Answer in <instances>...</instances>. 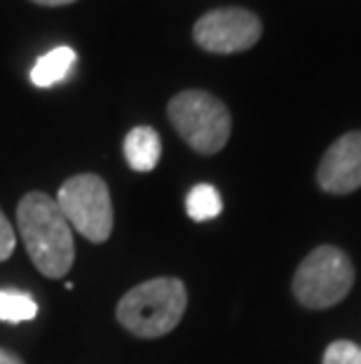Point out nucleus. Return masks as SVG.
<instances>
[{"label":"nucleus","instance_id":"nucleus-8","mask_svg":"<svg viewBox=\"0 0 361 364\" xmlns=\"http://www.w3.org/2000/svg\"><path fill=\"white\" fill-rule=\"evenodd\" d=\"M162 156V141L160 134L148 125L129 129L125 136V160L134 172H152Z\"/></svg>","mask_w":361,"mask_h":364},{"label":"nucleus","instance_id":"nucleus-12","mask_svg":"<svg viewBox=\"0 0 361 364\" xmlns=\"http://www.w3.org/2000/svg\"><path fill=\"white\" fill-rule=\"evenodd\" d=\"M321 364H361V348L352 341H333Z\"/></svg>","mask_w":361,"mask_h":364},{"label":"nucleus","instance_id":"nucleus-11","mask_svg":"<svg viewBox=\"0 0 361 364\" xmlns=\"http://www.w3.org/2000/svg\"><path fill=\"white\" fill-rule=\"evenodd\" d=\"M38 304L26 291L17 289H0V322H28L35 320Z\"/></svg>","mask_w":361,"mask_h":364},{"label":"nucleus","instance_id":"nucleus-5","mask_svg":"<svg viewBox=\"0 0 361 364\" xmlns=\"http://www.w3.org/2000/svg\"><path fill=\"white\" fill-rule=\"evenodd\" d=\"M57 205L75 233L94 245H101L111 237L115 216L109 183L99 174H75L61 183L57 193Z\"/></svg>","mask_w":361,"mask_h":364},{"label":"nucleus","instance_id":"nucleus-14","mask_svg":"<svg viewBox=\"0 0 361 364\" xmlns=\"http://www.w3.org/2000/svg\"><path fill=\"white\" fill-rule=\"evenodd\" d=\"M0 364H26V362L21 360L17 353L7 350V348H0Z\"/></svg>","mask_w":361,"mask_h":364},{"label":"nucleus","instance_id":"nucleus-3","mask_svg":"<svg viewBox=\"0 0 361 364\" xmlns=\"http://www.w3.org/2000/svg\"><path fill=\"white\" fill-rule=\"evenodd\" d=\"M167 115L183 141L202 156H213L226 149L233 132L228 106L204 90L179 92L169 102Z\"/></svg>","mask_w":361,"mask_h":364},{"label":"nucleus","instance_id":"nucleus-2","mask_svg":"<svg viewBox=\"0 0 361 364\" xmlns=\"http://www.w3.org/2000/svg\"><path fill=\"white\" fill-rule=\"evenodd\" d=\"M188 308V289L179 277H152L120 299L115 317L129 334L160 338L179 327Z\"/></svg>","mask_w":361,"mask_h":364},{"label":"nucleus","instance_id":"nucleus-9","mask_svg":"<svg viewBox=\"0 0 361 364\" xmlns=\"http://www.w3.org/2000/svg\"><path fill=\"white\" fill-rule=\"evenodd\" d=\"M75 59H78V54H75L73 48H68V45L50 50L48 54H43V57L35 61L33 71H30V82L43 90L55 87L57 82L68 78V73H71L75 66Z\"/></svg>","mask_w":361,"mask_h":364},{"label":"nucleus","instance_id":"nucleus-6","mask_svg":"<svg viewBox=\"0 0 361 364\" xmlns=\"http://www.w3.org/2000/svg\"><path fill=\"white\" fill-rule=\"evenodd\" d=\"M263 24L253 12L244 7H223L211 10L197 19L193 28L195 43L204 52L235 54L251 50L260 41Z\"/></svg>","mask_w":361,"mask_h":364},{"label":"nucleus","instance_id":"nucleus-10","mask_svg":"<svg viewBox=\"0 0 361 364\" xmlns=\"http://www.w3.org/2000/svg\"><path fill=\"white\" fill-rule=\"evenodd\" d=\"M186 212L193 221L202 223L209 219H216L223 212V200L221 193L213 188L211 183H197L190 188L186 198Z\"/></svg>","mask_w":361,"mask_h":364},{"label":"nucleus","instance_id":"nucleus-1","mask_svg":"<svg viewBox=\"0 0 361 364\" xmlns=\"http://www.w3.org/2000/svg\"><path fill=\"white\" fill-rule=\"evenodd\" d=\"M17 228L28 259L50 280H59L73 268V228L57 200L43 191H30L17 205Z\"/></svg>","mask_w":361,"mask_h":364},{"label":"nucleus","instance_id":"nucleus-7","mask_svg":"<svg viewBox=\"0 0 361 364\" xmlns=\"http://www.w3.org/2000/svg\"><path fill=\"white\" fill-rule=\"evenodd\" d=\"M317 183L331 196H348L361 188V132L335 139L317 169Z\"/></svg>","mask_w":361,"mask_h":364},{"label":"nucleus","instance_id":"nucleus-13","mask_svg":"<svg viewBox=\"0 0 361 364\" xmlns=\"http://www.w3.org/2000/svg\"><path fill=\"white\" fill-rule=\"evenodd\" d=\"M14 245H17V233H14L10 219L0 209V261H7L12 257Z\"/></svg>","mask_w":361,"mask_h":364},{"label":"nucleus","instance_id":"nucleus-15","mask_svg":"<svg viewBox=\"0 0 361 364\" xmlns=\"http://www.w3.org/2000/svg\"><path fill=\"white\" fill-rule=\"evenodd\" d=\"M35 5H45V7H61V5H71L75 0H33Z\"/></svg>","mask_w":361,"mask_h":364},{"label":"nucleus","instance_id":"nucleus-4","mask_svg":"<svg viewBox=\"0 0 361 364\" xmlns=\"http://www.w3.org/2000/svg\"><path fill=\"white\" fill-rule=\"evenodd\" d=\"M355 287V266L343 250L321 245L312 250L294 275V296L312 311L333 308Z\"/></svg>","mask_w":361,"mask_h":364}]
</instances>
